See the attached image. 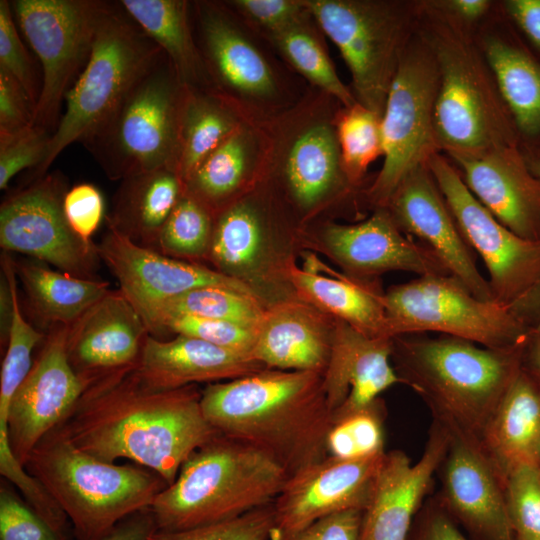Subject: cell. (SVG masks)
Masks as SVG:
<instances>
[{
	"label": "cell",
	"mask_w": 540,
	"mask_h": 540,
	"mask_svg": "<svg viewBox=\"0 0 540 540\" xmlns=\"http://www.w3.org/2000/svg\"><path fill=\"white\" fill-rule=\"evenodd\" d=\"M134 368L87 386L56 428L80 450L105 462L128 459L170 485L183 462L221 433L206 419L196 385L153 389Z\"/></svg>",
	"instance_id": "cell-1"
},
{
	"label": "cell",
	"mask_w": 540,
	"mask_h": 540,
	"mask_svg": "<svg viewBox=\"0 0 540 540\" xmlns=\"http://www.w3.org/2000/svg\"><path fill=\"white\" fill-rule=\"evenodd\" d=\"M201 407L217 431L265 451L289 476L328 457L332 420L320 373L264 369L210 383Z\"/></svg>",
	"instance_id": "cell-2"
},
{
	"label": "cell",
	"mask_w": 540,
	"mask_h": 540,
	"mask_svg": "<svg viewBox=\"0 0 540 540\" xmlns=\"http://www.w3.org/2000/svg\"><path fill=\"white\" fill-rule=\"evenodd\" d=\"M525 339L488 348L449 335H400L392 338L391 359L402 383L421 397L434 421L479 441L522 369Z\"/></svg>",
	"instance_id": "cell-3"
},
{
	"label": "cell",
	"mask_w": 540,
	"mask_h": 540,
	"mask_svg": "<svg viewBox=\"0 0 540 540\" xmlns=\"http://www.w3.org/2000/svg\"><path fill=\"white\" fill-rule=\"evenodd\" d=\"M289 475L271 455L219 434L182 464L151 509L158 531L213 525L273 503Z\"/></svg>",
	"instance_id": "cell-4"
},
{
	"label": "cell",
	"mask_w": 540,
	"mask_h": 540,
	"mask_svg": "<svg viewBox=\"0 0 540 540\" xmlns=\"http://www.w3.org/2000/svg\"><path fill=\"white\" fill-rule=\"evenodd\" d=\"M24 468L65 512L75 540L101 539L126 516L151 507L168 486L146 467L105 462L80 450L56 427Z\"/></svg>",
	"instance_id": "cell-5"
},
{
	"label": "cell",
	"mask_w": 540,
	"mask_h": 540,
	"mask_svg": "<svg viewBox=\"0 0 540 540\" xmlns=\"http://www.w3.org/2000/svg\"><path fill=\"white\" fill-rule=\"evenodd\" d=\"M161 53L119 2H105L90 56L65 96V110L36 175L44 176L66 147L93 137Z\"/></svg>",
	"instance_id": "cell-6"
},
{
	"label": "cell",
	"mask_w": 540,
	"mask_h": 540,
	"mask_svg": "<svg viewBox=\"0 0 540 540\" xmlns=\"http://www.w3.org/2000/svg\"><path fill=\"white\" fill-rule=\"evenodd\" d=\"M185 91L162 52L110 119L83 143L110 179L123 180L164 167L176 170Z\"/></svg>",
	"instance_id": "cell-7"
},
{
	"label": "cell",
	"mask_w": 540,
	"mask_h": 540,
	"mask_svg": "<svg viewBox=\"0 0 540 540\" xmlns=\"http://www.w3.org/2000/svg\"><path fill=\"white\" fill-rule=\"evenodd\" d=\"M391 338L436 332L488 348L515 345L531 330L509 307L474 296L452 275H424L383 293Z\"/></svg>",
	"instance_id": "cell-8"
},
{
	"label": "cell",
	"mask_w": 540,
	"mask_h": 540,
	"mask_svg": "<svg viewBox=\"0 0 540 540\" xmlns=\"http://www.w3.org/2000/svg\"><path fill=\"white\" fill-rule=\"evenodd\" d=\"M105 1L16 0L17 23L42 67L35 125L53 134L60 109L91 53Z\"/></svg>",
	"instance_id": "cell-9"
},
{
	"label": "cell",
	"mask_w": 540,
	"mask_h": 540,
	"mask_svg": "<svg viewBox=\"0 0 540 540\" xmlns=\"http://www.w3.org/2000/svg\"><path fill=\"white\" fill-rule=\"evenodd\" d=\"M439 86L435 54L421 48L403 53L381 116L383 166L371 199L387 205L400 183L435 152L433 112Z\"/></svg>",
	"instance_id": "cell-10"
},
{
	"label": "cell",
	"mask_w": 540,
	"mask_h": 540,
	"mask_svg": "<svg viewBox=\"0 0 540 540\" xmlns=\"http://www.w3.org/2000/svg\"><path fill=\"white\" fill-rule=\"evenodd\" d=\"M310 15L338 47L357 102L382 116L401 58L404 20L390 5L354 0H306Z\"/></svg>",
	"instance_id": "cell-11"
},
{
	"label": "cell",
	"mask_w": 540,
	"mask_h": 540,
	"mask_svg": "<svg viewBox=\"0 0 540 540\" xmlns=\"http://www.w3.org/2000/svg\"><path fill=\"white\" fill-rule=\"evenodd\" d=\"M426 164L464 239L484 262L494 300L511 308L540 281V242L500 223L445 158L434 153Z\"/></svg>",
	"instance_id": "cell-12"
},
{
	"label": "cell",
	"mask_w": 540,
	"mask_h": 540,
	"mask_svg": "<svg viewBox=\"0 0 540 540\" xmlns=\"http://www.w3.org/2000/svg\"><path fill=\"white\" fill-rule=\"evenodd\" d=\"M69 326H54L0 417V471L23 467L32 450L75 406L86 385L70 365Z\"/></svg>",
	"instance_id": "cell-13"
},
{
	"label": "cell",
	"mask_w": 540,
	"mask_h": 540,
	"mask_svg": "<svg viewBox=\"0 0 540 540\" xmlns=\"http://www.w3.org/2000/svg\"><path fill=\"white\" fill-rule=\"evenodd\" d=\"M68 189L59 173L45 174L7 197L0 206V246L73 277L93 279L96 245L84 242L69 226L63 210Z\"/></svg>",
	"instance_id": "cell-14"
},
{
	"label": "cell",
	"mask_w": 540,
	"mask_h": 540,
	"mask_svg": "<svg viewBox=\"0 0 540 540\" xmlns=\"http://www.w3.org/2000/svg\"><path fill=\"white\" fill-rule=\"evenodd\" d=\"M439 86L433 124L438 146L450 152L473 153L497 145H518L510 117L493 101L471 58L453 40L436 44Z\"/></svg>",
	"instance_id": "cell-15"
},
{
	"label": "cell",
	"mask_w": 540,
	"mask_h": 540,
	"mask_svg": "<svg viewBox=\"0 0 540 540\" xmlns=\"http://www.w3.org/2000/svg\"><path fill=\"white\" fill-rule=\"evenodd\" d=\"M96 252L117 278L119 289L140 314L149 333L159 307L193 289L222 287L253 294L234 276L138 245L110 228L96 245Z\"/></svg>",
	"instance_id": "cell-16"
},
{
	"label": "cell",
	"mask_w": 540,
	"mask_h": 540,
	"mask_svg": "<svg viewBox=\"0 0 540 540\" xmlns=\"http://www.w3.org/2000/svg\"><path fill=\"white\" fill-rule=\"evenodd\" d=\"M385 452L359 459L328 456L288 477L273 502L271 540H282L313 522L347 510H364Z\"/></svg>",
	"instance_id": "cell-17"
},
{
	"label": "cell",
	"mask_w": 540,
	"mask_h": 540,
	"mask_svg": "<svg viewBox=\"0 0 540 540\" xmlns=\"http://www.w3.org/2000/svg\"><path fill=\"white\" fill-rule=\"evenodd\" d=\"M447 432V450L437 471L442 505L472 540H515L504 483L479 441L461 432Z\"/></svg>",
	"instance_id": "cell-18"
},
{
	"label": "cell",
	"mask_w": 540,
	"mask_h": 540,
	"mask_svg": "<svg viewBox=\"0 0 540 540\" xmlns=\"http://www.w3.org/2000/svg\"><path fill=\"white\" fill-rule=\"evenodd\" d=\"M448 441L445 427L433 420L416 462L401 450L385 453L371 498L362 512L359 540H408Z\"/></svg>",
	"instance_id": "cell-19"
},
{
	"label": "cell",
	"mask_w": 540,
	"mask_h": 540,
	"mask_svg": "<svg viewBox=\"0 0 540 540\" xmlns=\"http://www.w3.org/2000/svg\"><path fill=\"white\" fill-rule=\"evenodd\" d=\"M400 229L417 237L474 296L495 301L489 282L479 272L474 252L464 239L427 164L400 183L390 201Z\"/></svg>",
	"instance_id": "cell-20"
},
{
	"label": "cell",
	"mask_w": 540,
	"mask_h": 540,
	"mask_svg": "<svg viewBox=\"0 0 540 540\" xmlns=\"http://www.w3.org/2000/svg\"><path fill=\"white\" fill-rule=\"evenodd\" d=\"M476 199L521 238L540 242V180L518 145L449 153Z\"/></svg>",
	"instance_id": "cell-21"
},
{
	"label": "cell",
	"mask_w": 540,
	"mask_h": 540,
	"mask_svg": "<svg viewBox=\"0 0 540 540\" xmlns=\"http://www.w3.org/2000/svg\"><path fill=\"white\" fill-rule=\"evenodd\" d=\"M149 334L121 290H110L69 326L70 365L87 387L115 371L135 367Z\"/></svg>",
	"instance_id": "cell-22"
},
{
	"label": "cell",
	"mask_w": 540,
	"mask_h": 540,
	"mask_svg": "<svg viewBox=\"0 0 540 540\" xmlns=\"http://www.w3.org/2000/svg\"><path fill=\"white\" fill-rule=\"evenodd\" d=\"M391 356L392 338L371 337L344 321L337 322L322 374L332 423L371 405L392 386L403 384Z\"/></svg>",
	"instance_id": "cell-23"
},
{
	"label": "cell",
	"mask_w": 540,
	"mask_h": 540,
	"mask_svg": "<svg viewBox=\"0 0 540 540\" xmlns=\"http://www.w3.org/2000/svg\"><path fill=\"white\" fill-rule=\"evenodd\" d=\"M324 238L334 257L357 275L387 271H407L418 276L450 275L428 247L406 237L391 213L383 209L359 224H332Z\"/></svg>",
	"instance_id": "cell-24"
},
{
	"label": "cell",
	"mask_w": 540,
	"mask_h": 540,
	"mask_svg": "<svg viewBox=\"0 0 540 540\" xmlns=\"http://www.w3.org/2000/svg\"><path fill=\"white\" fill-rule=\"evenodd\" d=\"M264 369L249 355L195 337L177 335L160 340L150 334L134 368L145 385L158 390L233 380Z\"/></svg>",
	"instance_id": "cell-25"
},
{
	"label": "cell",
	"mask_w": 540,
	"mask_h": 540,
	"mask_svg": "<svg viewBox=\"0 0 540 540\" xmlns=\"http://www.w3.org/2000/svg\"><path fill=\"white\" fill-rule=\"evenodd\" d=\"M479 443L503 483L517 468L540 467V383L523 368L484 428Z\"/></svg>",
	"instance_id": "cell-26"
},
{
	"label": "cell",
	"mask_w": 540,
	"mask_h": 540,
	"mask_svg": "<svg viewBox=\"0 0 540 540\" xmlns=\"http://www.w3.org/2000/svg\"><path fill=\"white\" fill-rule=\"evenodd\" d=\"M333 329L325 327L304 305H277L265 311L257 326L251 356L267 369L323 374L330 357Z\"/></svg>",
	"instance_id": "cell-27"
},
{
	"label": "cell",
	"mask_w": 540,
	"mask_h": 540,
	"mask_svg": "<svg viewBox=\"0 0 540 540\" xmlns=\"http://www.w3.org/2000/svg\"><path fill=\"white\" fill-rule=\"evenodd\" d=\"M184 183L172 167L126 177L115 195L108 228L134 243L153 249L159 233L184 193Z\"/></svg>",
	"instance_id": "cell-28"
},
{
	"label": "cell",
	"mask_w": 540,
	"mask_h": 540,
	"mask_svg": "<svg viewBox=\"0 0 540 540\" xmlns=\"http://www.w3.org/2000/svg\"><path fill=\"white\" fill-rule=\"evenodd\" d=\"M199 12L205 55L218 79L239 93H273L274 76L260 52L216 7L202 4Z\"/></svg>",
	"instance_id": "cell-29"
},
{
	"label": "cell",
	"mask_w": 540,
	"mask_h": 540,
	"mask_svg": "<svg viewBox=\"0 0 540 540\" xmlns=\"http://www.w3.org/2000/svg\"><path fill=\"white\" fill-rule=\"evenodd\" d=\"M485 54L517 135L540 150V60L526 47L501 38L485 43Z\"/></svg>",
	"instance_id": "cell-30"
},
{
	"label": "cell",
	"mask_w": 540,
	"mask_h": 540,
	"mask_svg": "<svg viewBox=\"0 0 540 540\" xmlns=\"http://www.w3.org/2000/svg\"><path fill=\"white\" fill-rule=\"evenodd\" d=\"M37 317L54 326H70L106 295L109 283L78 278L30 262H13Z\"/></svg>",
	"instance_id": "cell-31"
},
{
	"label": "cell",
	"mask_w": 540,
	"mask_h": 540,
	"mask_svg": "<svg viewBox=\"0 0 540 540\" xmlns=\"http://www.w3.org/2000/svg\"><path fill=\"white\" fill-rule=\"evenodd\" d=\"M119 4L172 63L180 81L195 89L202 61L194 44L183 0H121Z\"/></svg>",
	"instance_id": "cell-32"
},
{
	"label": "cell",
	"mask_w": 540,
	"mask_h": 540,
	"mask_svg": "<svg viewBox=\"0 0 540 540\" xmlns=\"http://www.w3.org/2000/svg\"><path fill=\"white\" fill-rule=\"evenodd\" d=\"M295 285L319 306L371 337L391 338L383 293L347 279H334L292 269Z\"/></svg>",
	"instance_id": "cell-33"
},
{
	"label": "cell",
	"mask_w": 540,
	"mask_h": 540,
	"mask_svg": "<svg viewBox=\"0 0 540 540\" xmlns=\"http://www.w3.org/2000/svg\"><path fill=\"white\" fill-rule=\"evenodd\" d=\"M341 163L336 133L329 125H314L292 145L286 176L296 200L309 207L321 200L335 184Z\"/></svg>",
	"instance_id": "cell-34"
},
{
	"label": "cell",
	"mask_w": 540,
	"mask_h": 540,
	"mask_svg": "<svg viewBox=\"0 0 540 540\" xmlns=\"http://www.w3.org/2000/svg\"><path fill=\"white\" fill-rule=\"evenodd\" d=\"M237 129L233 115L216 97L186 87L176 165L183 183Z\"/></svg>",
	"instance_id": "cell-35"
},
{
	"label": "cell",
	"mask_w": 540,
	"mask_h": 540,
	"mask_svg": "<svg viewBox=\"0 0 540 540\" xmlns=\"http://www.w3.org/2000/svg\"><path fill=\"white\" fill-rule=\"evenodd\" d=\"M264 313L253 294L222 287H201L162 304L152 322L150 335L157 338L161 322L174 316L222 320L257 328Z\"/></svg>",
	"instance_id": "cell-36"
},
{
	"label": "cell",
	"mask_w": 540,
	"mask_h": 540,
	"mask_svg": "<svg viewBox=\"0 0 540 540\" xmlns=\"http://www.w3.org/2000/svg\"><path fill=\"white\" fill-rule=\"evenodd\" d=\"M247 157L248 147L244 132L238 128L185 180V192L207 208L209 204L225 199L242 182Z\"/></svg>",
	"instance_id": "cell-37"
},
{
	"label": "cell",
	"mask_w": 540,
	"mask_h": 540,
	"mask_svg": "<svg viewBox=\"0 0 540 540\" xmlns=\"http://www.w3.org/2000/svg\"><path fill=\"white\" fill-rule=\"evenodd\" d=\"M261 241L255 212L247 205L235 204L224 210L214 225L209 257L220 272L230 275L256 260Z\"/></svg>",
	"instance_id": "cell-38"
},
{
	"label": "cell",
	"mask_w": 540,
	"mask_h": 540,
	"mask_svg": "<svg viewBox=\"0 0 540 540\" xmlns=\"http://www.w3.org/2000/svg\"><path fill=\"white\" fill-rule=\"evenodd\" d=\"M2 271L11 287L13 312L0 374V417L6 415L14 393L32 367L34 348L45 338L22 314L17 294V275L13 260L6 253L2 255Z\"/></svg>",
	"instance_id": "cell-39"
},
{
	"label": "cell",
	"mask_w": 540,
	"mask_h": 540,
	"mask_svg": "<svg viewBox=\"0 0 540 540\" xmlns=\"http://www.w3.org/2000/svg\"><path fill=\"white\" fill-rule=\"evenodd\" d=\"M213 228L209 209L184 190L164 223L154 250L173 258L209 255Z\"/></svg>",
	"instance_id": "cell-40"
},
{
	"label": "cell",
	"mask_w": 540,
	"mask_h": 540,
	"mask_svg": "<svg viewBox=\"0 0 540 540\" xmlns=\"http://www.w3.org/2000/svg\"><path fill=\"white\" fill-rule=\"evenodd\" d=\"M272 36L285 58L310 82L337 98L346 108L357 103L339 79L321 44L303 23Z\"/></svg>",
	"instance_id": "cell-41"
},
{
	"label": "cell",
	"mask_w": 540,
	"mask_h": 540,
	"mask_svg": "<svg viewBox=\"0 0 540 540\" xmlns=\"http://www.w3.org/2000/svg\"><path fill=\"white\" fill-rule=\"evenodd\" d=\"M342 168L348 178L358 180L368 166L383 155L381 115L358 102L346 108L336 132Z\"/></svg>",
	"instance_id": "cell-42"
},
{
	"label": "cell",
	"mask_w": 540,
	"mask_h": 540,
	"mask_svg": "<svg viewBox=\"0 0 540 540\" xmlns=\"http://www.w3.org/2000/svg\"><path fill=\"white\" fill-rule=\"evenodd\" d=\"M381 398L371 405L332 423L327 436L328 456L359 459L385 452L384 419Z\"/></svg>",
	"instance_id": "cell-43"
},
{
	"label": "cell",
	"mask_w": 540,
	"mask_h": 540,
	"mask_svg": "<svg viewBox=\"0 0 540 540\" xmlns=\"http://www.w3.org/2000/svg\"><path fill=\"white\" fill-rule=\"evenodd\" d=\"M504 487L515 540H540V467L515 469Z\"/></svg>",
	"instance_id": "cell-44"
},
{
	"label": "cell",
	"mask_w": 540,
	"mask_h": 540,
	"mask_svg": "<svg viewBox=\"0 0 540 540\" xmlns=\"http://www.w3.org/2000/svg\"><path fill=\"white\" fill-rule=\"evenodd\" d=\"M73 528L58 530L46 522L3 479L0 483V540H74Z\"/></svg>",
	"instance_id": "cell-45"
},
{
	"label": "cell",
	"mask_w": 540,
	"mask_h": 540,
	"mask_svg": "<svg viewBox=\"0 0 540 540\" xmlns=\"http://www.w3.org/2000/svg\"><path fill=\"white\" fill-rule=\"evenodd\" d=\"M274 528L273 503L253 509L239 517L195 529L156 531L152 540H271Z\"/></svg>",
	"instance_id": "cell-46"
},
{
	"label": "cell",
	"mask_w": 540,
	"mask_h": 540,
	"mask_svg": "<svg viewBox=\"0 0 540 540\" xmlns=\"http://www.w3.org/2000/svg\"><path fill=\"white\" fill-rule=\"evenodd\" d=\"M256 329L222 320L174 316L161 322L159 335L166 331L191 336L251 356L256 341Z\"/></svg>",
	"instance_id": "cell-47"
},
{
	"label": "cell",
	"mask_w": 540,
	"mask_h": 540,
	"mask_svg": "<svg viewBox=\"0 0 540 540\" xmlns=\"http://www.w3.org/2000/svg\"><path fill=\"white\" fill-rule=\"evenodd\" d=\"M0 69L9 73L26 91L35 108L41 92L29 54L13 20L12 4L0 1Z\"/></svg>",
	"instance_id": "cell-48"
},
{
	"label": "cell",
	"mask_w": 540,
	"mask_h": 540,
	"mask_svg": "<svg viewBox=\"0 0 540 540\" xmlns=\"http://www.w3.org/2000/svg\"><path fill=\"white\" fill-rule=\"evenodd\" d=\"M52 133L34 125L13 137L0 140V189L27 168L37 169L43 162Z\"/></svg>",
	"instance_id": "cell-49"
},
{
	"label": "cell",
	"mask_w": 540,
	"mask_h": 540,
	"mask_svg": "<svg viewBox=\"0 0 540 540\" xmlns=\"http://www.w3.org/2000/svg\"><path fill=\"white\" fill-rule=\"evenodd\" d=\"M63 210L73 232L84 242L91 237L104 217V199L100 190L90 183H80L69 188L63 199Z\"/></svg>",
	"instance_id": "cell-50"
},
{
	"label": "cell",
	"mask_w": 540,
	"mask_h": 540,
	"mask_svg": "<svg viewBox=\"0 0 540 540\" xmlns=\"http://www.w3.org/2000/svg\"><path fill=\"white\" fill-rule=\"evenodd\" d=\"M35 125V106L24 88L0 69V140Z\"/></svg>",
	"instance_id": "cell-51"
},
{
	"label": "cell",
	"mask_w": 540,
	"mask_h": 540,
	"mask_svg": "<svg viewBox=\"0 0 540 540\" xmlns=\"http://www.w3.org/2000/svg\"><path fill=\"white\" fill-rule=\"evenodd\" d=\"M252 21L271 31L272 35L303 23L310 14L304 1L236 0L231 2Z\"/></svg>",
	"instance_id": "cell-52"
},
{
	"label": "cell",
	"mask_w": 540,
	"mask_h": 540,
	"mask_svg": "<svg viewBox=\"0 0 540 540\" xmlns=\"http://www.w3.org/2000/svg\"><path fill=\"white\" fill-rule=\"evenodd\" d=\"M408 540H470L447 512L438 496L425 500L420 508Z\"/></svg>",
	"instance_id": "cell-53"
},
{
	"label": "cell",
	"mask_w": 540,
	"mask_h": 540,
	"mask_svg": "<svg viewBox=\"0 0 540 540\" xmlns=\"http://www.w3.org/2000/svg\"><path fill=\"white\" fill-rule=\"evenodd\" d=\"M362 510H347L323 517L282 540H359Z\"/></svg>",
	"instance_id": "cell-54"
},
{
	"label": "cell",
	"mask_w": 540,
	"mask_h": 540,
	"mask_svg": "<svg viewBox=\"0 0 540 540\" xmlns=\"http://www.w3.org/2000/svg\"><path fill=\"white\" fill-rule=\"evenodd\" d=\"M504 7L519 31L540 54V0H508Z\"/></svg>",
	"instance_id": "cell-55"
},
{
	"label": "cell",
	"mask_w": 540,
	"mask_h": 540,
	"mask_svg": "<svg viewBox=\"0 0 540 540\" xmlns=\"http://www.w3.org/2000/svg\"><path fill=\"white\" fill-rule=\"evenodd\" d=\"M157 530L153 511L147 507L120 520L99 540H152Z\"/></svg>",
	"instance_id": "cell-56"
},
{
	"label": "cell",
	"mask_w": 540,
	"mask_h": 540,
	"mask_svg": "<svg viewBox=\"0 0 540 540\" xmlns=\"http://www.w3.org/2000/svg\"><path fill=\"white\" fill-rule=\"evenodd\" d=\"M524 155V154H523ZM530 171L540 180V154L524 155ZM512 310L532 327H540V281Z\"/></svg>",
	"instance_id": "cell-57"
},
{
	"label": "cell",
	"mask_w": 540,
	"mask_h": 540,
	"mask_svg": "<svg viewBox=\"0 0 540 540\" xmlns=\"http://www.w3.org/2000/svg\"><path fill=\"white\" fill-rule=\"evenodd\" d=\"M522 368L540 383V327L531 328L526 336Z\"/></svg>",
	"instance_id": "cell-58"
},
{
	"label": "cell",
	"mask_w": 540,
	"mask_h": 540,
	"mask_svg": "<svg viewBox=\"0 0 540 540\" xmlns=\"http://www.w3.org/2000/svg\"><path fill=\"white\" fill-rule=\"evenodd\" d=\"M449 9L465 20H476L488 9L490 3L486 0H453L446 4Z\"/></svg>",
	"instance_id": "cell-59"
}]
</instances>
